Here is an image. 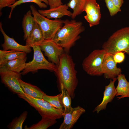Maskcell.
Masks as SVG:
<instances>
[{
	"label": "cell",
	"mask_w": 129,
	"mask_h": 129,
	"mask_svg": "<svg viewBox=\"0 0 129 129\" xmlns=\"http://www.w3.org/2000/svg\"><path fill=\"white\" fill-rule=\"evenodd\" d=\"M23 52L9 50H0V64L22 57L26 56Z\"/></svg>",
	"instance_id": "cell-21"
},
{
	"label": "cell",
	"mask_w": 129,
	"mask_h": 129,
	"mask_svg": "<svg viewBox=\"0 0 129 129\" xmlns=\"http://www.w3.org/2000/svg\"><path fill=\"white\" fill-rule=\"evenodd\" d=\"M44 40L42 30L39 25L35 22L32 31L26 40V45L31 48L34 45H39Z\"/></svg>",
	"instance_id": "cell-17"
},
{
	"label": "cell",
	"mask_w": 129,
	"mask_h": 129,
	"mask_svg": "<svg viewBox=\"0 0 129 129\" xmlns=\"http://www.w3.org/2000/svg\"><path fill=\"white\" fill-rule=\"evenodd\" d=\"M54 72L57 75L60 86L62 85L67 91L72 98L75 96V92L78 81L75 64L71 57L64 53L61 56L59 64L56 65Z\"/></svg>",
	"instance_id": "cell-1"
},
{
	"label": "cell",
	"mask_w": 129,
	"mask_h": 129,
	"mask_svg": "<svg viewBox=\"0 0 129 129\" xmlns=\"http://www.w3.org/2000/svg\"><path fill=\"white\" fill-rule=\"evenodd\" d=\"M59 96V94L54 96H49L45 94L43 97V99L48 102L54 107L64 113V108L60 102Z\"/></svg>",
	"instance_id": "cell-27"
},
{
	"label": "cell",
	"mask_w": 129,
	"mask_h": 129,
	"mask_svg": "<svg viewBox=\"0 0 129 129\" xmlns=\"http://www.w3.org/2000/svg\"><path fill=\"white\" fill-rule=\"evenodd\" d=\"M60 86L61 93L59 94V100L64 108L63 113H66L69 112L72 108L71 106L72 97L62 86Z\"/></svg>",
	"instance_id": "cell-22"
},
{
	"label": "cell",
	"mask_w": 129,
	"mask_h": 129,
	"mask_svg": "<svg viewBox=\"0 0 129 129\" xmlns=\"http://www.w3.org/2000/svg\"><path fill=\"white\" fill-rule=\"evenodd\" d=\"M85 112V110L79 106L72 108L69 112L63 113V122L59 129H70L73 126L81 115Z\"/></svg>",
	"instance_id": "cell-12"
},
{
	"label": "cell",
	"mask_w": 129,
	"mask_h": 129,
	"mask_svg": "<svg viewBox=\"0 0 129 129\" xmlns=\"http://www.w3.org/2000/svg\"><path fill=\"white\" fill-rule=\"evenodd\" d=\"M64 25L58 31L52 40L68 52L80 38V34L85 30L82 22L73 19L64 20Z\"/></svg>",
	"instance_id": "cell-2"
},
{
	"label": "cell",
	"mask_w": 129,
	"mask_h": 129,
	"mask_svg": "<svg viewBox=\"0 0 129 129\" xmlns=\"http://www.w3.org/2000/svg\"><path fill=\"white\" fill-rule=\"evenodd\" d=\"M2 82L13 92L18 94H24L19 80L21 74L11 71L0 73Z\"/></svg>",
	"instance_id": "cell-11"
},
{
	"label": "cell",
	"mask_w": 129,
	"mask_h": 129,
	"mask_svg": "<svg viewBox=\"0 0 129 129\" xmlns=\"http://www.w3.org/2000/svg\"><path fill=\"white\" fill-rule=\"evenodd\" d=\"M106 53L102 49L92 51L83 61L82 65L84 70L91 76H99L103 75L102 66Z\"/></svg>",
	"instance_id": "cell-7"
},
{
	"label": "cell",
	"mask_w": 129,
	"mask_h": 129,
	"mask_svg": "<svg viewBox=\"0 0 129 129\" xmlns=\"http://www.w3.org/2000/svg\"><path fill=\"white\" fill-rule=\"evenodd\" d=\"M87 0H70L67 5L73 10L71 17L74 19L83 11Z\"/></svg>",
	"instance_id": "cell-23"
},
{
	"label": "cell",
	"mask_w": 129,
	"mask_h": 129,
	"mask_svg": "<svg viewBox=\"0 0 129 129\" xmlns=\"http://www.w3.org/2000/svg\"><path fill=\"white\" fill-rule=\"evenodd\" d=\"M30 8L35 21L42 30L44 39H52L62 27L64 20L60 19L51 20L39 13L33 5H30Z\"/></svg>",
	"instance_id": "cell-4"
},
{
	"label": "cell",
	"mask_w": 129,
	"mask_h": 129,
	"mask_svg": "<svg viewBox=\"0 0 129 129\" xmlns=\"http://www.w3.org/2000/svg\"><path fill=\"white\" fill-rule=\"evenodd\" d=\"M117 78L118 84L116 88L117 91L116 96H120L117 97L118 99L129 97V82L127 80L125 75L121 73L118 76Z\"/></svg>",
	"instance_id": "cell-18"
},
{
	"label": "cell",
	"mask_w": 129,
	"mask_h": 129,
	"mask_svg": "<svg viewBox=\"0 0 129 129\" xmlns=\"http://www.w3.org/2000/svg\"><path fill=\"white\" fill-rule=\"evenodd\" d=\"M33 59L31 61L26 63L25 69L21 73L23 75L30 72L33 73L40 69H44L55 72L56 65L47 60L44 57L39 45L33 46Z\"/></svg>",
	"instance_id": "cell-6"
},
{
	"label": "cell",
	"mask_w": 129,
	"mask_h": 129,
	"mask_svg": "<svg viewBox=\"0 0 129 129\" xmlns=\"http://www.w3.org/2000/svg\"><path fill=\"white\" fill-rule=\"evenodd\" d=\"M104 1L111 16H113L121 11V8L116 6L111 0H104Z\"/></svg>",
	"instance_id": "cell-28"
},
{
	"label": "cell",
	"mask_w": 129,
	"mask_h": 129,
	"mask_svg": "<svg viewBox=\"0 0 129 129\" xmlns=\"http://www.w3.org/2000/svg\"><path fill=\"white\" fill-rule=\"evenodd\" d=\"M50 8H54L63 4L62 0H47Z\"/></svg>",
	"instance_id": "cell-31"
},
{
	"label": "cell",
	"mask_w": 129,
	"mask_h": 129,
	"mask_svg": "<svg viewBox=\"0 0 129 129\" xmlns=\"http://www.w3.org/2000/svg\"><path fill=\"white\" fill-rule=\"evenodd\" d=\"M102 48L106 53L114 55L122 52L129 56V27L115 32L103 43Z\"/></svg>",
	"instance_id": "cell-3"
},
{
	"label": "cell",
	"mask_w": 129,
	"mask_h": 129,
	"mask_svg": "<svg viewBox=\"0 0 129 129\" xmlns=\"http://www.w3.org/2000/svg\"><path fill=\"white\" fill-rule=\"evenodd\" d=\"M57 122L56 119L42 117V119L38 123L34 124L29 127L25 126L26 129H46Z\"/></svg>",
	"instance_id": "cell-24"
},
{
	"label": "cell",
	"mask_w": 129,
	"mask_h": 129,
	"mask_svg": "<svg viewBox=\"0 0 129 129\" xmlns=\"http://www.w3.org/2000/svg\"><path fill=\"white\" fill-rule=\"evenodd\" d=\"M28 113L27 111H24L19 116L16 117L8 125L10 129H22L23 124L26 118Z\"/></svg>",
	"instance_id": "cell-26"
},
{
	"label": "cell",
	"mask_w": 129,
	"mask_h": 129,
	"mask_svg": "<svg viewBox=\"0 0 129 129\" xmlns=\"http://www.w3.org/2000/svg\"><path fill=\"white\" fill-rule=\"evenodd\" d=\"M111 0L116 6L119 8H121L124 2L123 0Z\"/></svg>",
	"instance_id": "cell-32"
},
{
	"label": "cell",
	"mask_w": 129,
	"mask_h": 129,
	"mask_svg": "<svg viewBox=\"0 0 129 129\" xmlns=\"http://www.w3.org/2000/svg\"><path fill=\"white\" fill-rule=\"evenodd\" d=\"M113 55L109 53L104 54L102 64L104 77L106 79L113 80L122 72L121 69L117 67V63L113 58Z\"/></svg>",
	"instance_id": "cell-10"
},
{
	"label": "cell",
	"mask_w": 129,
	"mask_h": 129,
	"mask_svg": "<svg viewBox=\"0 0 129 129\" xmlns=\"http://www.w3.org/2000/svg\"><path fill=\"white\" fill-rule=\"evenodd\" d=\"M32 14L31 10H29L24 15L22 20V26L24 40H26L35 25V21Z\"/></svg>",
	"instance_id": "cell-20"
},
{
	"label": "cell",
	"mask_w": 129,
	"mask_h": 129,
	"mask_svg": "<svg viewBox=\"0 0 129 129\" xmlns=\"http://www.w3.org/2000/svg\"><path fill=\"white\" fill-rule=\"evenodd\" d=\"M84 11L86 13L84 18L90 27L99 24L101 14L99 5L96 0H87Z\"/></svg>",
	"instance_id": "cell-9"
},
{
	"label": "cell",
	"mask_w": 129,
	"mask_h": 129,
	"mask_svg": "<svg viewBox=\"0 0 129 129\" xmlns=\"http://www.w3.org/2000/svg\"><path fill=\"white\" fill-rule=\"evenodd\" d=\"M21 87L24 93L36 98L43 99L46 94L36 86L25 82L21 78L19 80Z\"/></svg>",
	"instance_id": "cell-19"
},
{
	"label": "cell",
	"mask_w": 129,
	"mask_h": 129,
	"mask_svg": "<svg viewBox=\"0 0 129 129\" xmlns=\"http://www.w3.org/2000/svg\"><path fill=\"white\" fill-rule=\"evenodd\" d=\"M2 24L0 22V30L3 35L4 42L2 44L3 50L5 51L14 50L24 52L27 53H30L32 51L31 47L27 45H23L20 44L14 39L8 36L5 33L2 27Z\"/></svg>",
	"instance_id": "cell-13"
},
{
	"label": "cell",
	"mask_w": 129,
	"mask_h": 129,
	"mask_svg": "<svg viewBox=\"0 0 129 129\" xmlns=\"http://www.w3.org/2000/svg\"><path fill=\"white\" fill-rule=\"evenodd\" d=\"M33 2L36 4L40 8H46L48 5V2L47 0H19L9 7L11 8V11L9 16V18H10L13 10L18 5L25 3Z\"/></svg>",
	"instance_id": "cell-25"
},
{
	"label": "cell",
	"mask_w": 129,
	"mask_h": 129,
	"mask_svg": "<svg viewBox=\"0 0 129 129\" xmlns=\"http://www.w3.org/2000/svg\"><path fill=\"white\" fill-rule=\"evenodd\" d=\"M17 95L19 97L24 100L34 108L42 117L56 119L63 116V112L54 107L43 99L35 98L25 93Z\"/></svg>",
	"instance_id": "cell-5"
},
{
	"label": "cell",
	"mask_w": 129,
	"mask_h": 129,
	"mask_svg": "<svg viewBox=\"0 0 129 129\" xmlns=\"http://www.w3.org/2000/svg\"><path fill=\"white\" fill-rule=\"evenodd\" d=\"M39 45L49 60L56 65H58L60 57L64 53V49L52 39H44Z\"/></svg>",
	"instance_id": "cell-8"
},
{
	"label": "cell",
	"mask_w": 129,
	"mask_h": 129,
	"mask_svg": "<svg viewBox=\"0 0 129 129\" xmlns=\"http://www.w3.org/2000/svg\"><path fill=\"white\" fill-rule=\"evenodd\" d=\"M27 59L26 56L0 64V73L6 71L20 73L25 67Z\"/></svg>",
	"instance_id": "cell-16"
},
{
	"label": "cell",
	"mask_w": 129,
	"mask_h": 129,
	"mask_svg": "<svg viewBox=\"0 0 129 129\" xmlns=\"http://www.w3.org/2000/svg\"><path fill=\"white\" fill-rule=\"evenodd\" d=\"M125 52H119L113 55L114 59L117 63H120L123 62L125 59Z\"/></svg>",
	"instance_id": "cell-29"
},
{
	"label": "cell",
	"mask_w": 129,
	"mask_h": 129,
	"mask_svg": "<svg viewBox=\"0 0 129 129\" xmlns=\"http://www.w3.org/2000/svg\"><path fill=\"white\" fill-rule=\"evenodd\" d=\"M69 7L66 4H62L57 7L46 10H38L41 15L50 19H60L65 16H71L72 12L68 10Z\"/></svg>",
	"instance_id": "cell-15"
},
{
	"label": "cell",
	"mask_w": 129,
	"mask_h": 129,
	"mask_svg": "<svg viewBox=\"0 0 129 129\" xmlns=\"http://www.w3.org/2000/svg\"><path fill=\"white\" fill-rule=\"evenodd\" d=\"M117 80L116 78L113 79V80L111 79L109 84L105 86L102 102L95 108L93 112H96L98 113L101 111L105 110L108 103L111 102L113 100L117 94L114 83Z\"/></svg>",
	"instance_id": "cell-14"
},
{
	"label": "cell",
	"mask_w": 129,
	"mask_h": 129,
	"mask_svg": "<svg viewBox=\"0 0 129 129\" xmlns=\"http://www.w3.org/2000/svg\"><path fill=\"white\" fill-rule=\"evenodd\" d=\"M19 0H0V10L6 7H9Z\"/></svg>",
	"instance_id": "cell-30"
}]
</instances>
